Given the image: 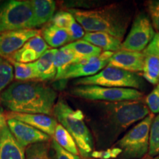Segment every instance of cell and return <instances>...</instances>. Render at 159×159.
I'll return each instance as SVG.
<instances>
[{
	"mask_svg": "<svg viewBox=\"0 0 159 159\" xmlns=\"http://www.w3.org/2000/svg\"><path fill=\"white\" fill-rule=\"evenodd\" d=\"M7 119L13 118L25 122L49 136H52L54 135L55 128L58 124L56 119L45 114H19L11 112L7 114Z\"/></svg>",
	"mask_w": 159,
	"mask_h": 159,
	"instance_id": "5bb4252c",
	"label": "cell"
},
{
	"mask_svg": "<svg viewBox=\"0 0 159 159\" xmlns=\"http://www.w3.org/2000/svg\"><path fill=\"white\" fill-rule=\"evenodd\" d=\"M52 148L55 152L54 159H81L80 156L71 153L61 148L54 139L52 142Z\"/></svg>",
	"mask_w": 159,
	"mask_h": 159,
	"instance_id": "e575fe53",
	"label": "cell"
},
{
	"mask_svg": "<svg viewBox=\"0 0 159 159\" xmlns=\"http://www.w3.org/2000/svg\"><path fill=\"white\" fill-rule=\"evenodd\" d=\"M74 20V16L69 11H59L53 16L51 21L52 25L66 30Z\"/></svg>",
	"mask_w": 159,
	"mask_h": 159,
	"instance_id": "f546056e",
	"label": "cell"
},
{
	"mask_svg": "<svg viewBox=\"0 0 159 159\" xmlns=\"http://www.w3.org/2000/svg\"><path fill=\"white\" fill-rule=\"evenodd\" d=\"M57 49L50 48L35 61L38 80L46 81L55 79L57 70L55 66V55Z\"/></svg>",
	"mask_w": 159,
	"mask_h": 159,
	"instance_id": "2e32d148",
	"label": "cell"
},
{
	"mask_svg": "<svg viewBox=\"0 0 159 159\" xmlns=\"http://www.w3.org/2000/svg\"><path fill=\"white\" fill-rule=\"evenodd\" d=\"M71 94L79 98L99 102L137 101L143 99L142 91L134 89L109 88L99 85H77L70 91Z\"/></svg>",
	"mask_w": 159,
	"mask_h": 159,
	"instance_id": "ba28073f",
	"label": "cell"
},
{
	"mask_svg": "<svg viewBox=\"0 0 159 159\" xmlns=\"http://www.w3.org/2000/svg\"><path fill=\"white\" fill-rule=\"evenodd\" d=\"M146 55L143 52L120 50L113 53L108 66L136 73L142 72Z\"/></svg>",
	"mask_w": 159,
	"mask_h": 159,
	"instance_id": "4fadbf2b",
	"label": "cell"
},
{
	"mask_svg": "<svg viewBox=\"0 0 159 159\" xmlns=\"http://www.w3.org/2000/svg\"><path fill=\"white\" fill-rule=\"evenodd\" d=\"M145 104L151 114H159V89L156 87L146 97Z\"/></svg>",
	"mask_w": 159,
	"mask_h": 159,
	"instance_id": "1f68e13d",
	"label": "cell"
},
{
	"mask_svg": "<svg viewBox=\"0 0 159 159\" xmlns=\"http://www.w3.org/2000/svg\"><path fill=\"white\" fill-rule=\"evenodd\" d=\"M154 117L150 113L115 143L113 147L122 150L119 159H141L148 153L150 130Z\"/></svg>",
	"mask_w": 159,
	"mask_h": 159,
	"instance_id": "8992f818",
	"label": "cell"
},
{
	"mask_svg": "<svg viewBox=\"0 0 159 159\" xmlns=\"http://www.w3.org/2000/svg\"><path fill=\"white\" fill-rule=\"evenodd\" d=\"M23 48L31 49V50L35 52L40 57L45 52L50 49V47L46 43L42 36L39 34L32 38L29 41H27L24 45Z\"/></svg>",
	"mask_w": 159,
	"mask_h": 159,
	"instance_id": "83f0119b",
	"label": "cell"
},
{
	"mask_svg": "<svg viewBox=\"0 0 159 159\" xmlns=\"http://www.w3.org/2000/svg\"><path fill=\"white\" fill-rule=\"evenodd\" d=\"M65 46L71 49L80 61L99 56L102 52V51L98 47L83 39L73 41Z\"/></svg>",
	"mask_w": 159,
	"mask_h": 159,
	"instance_id": "44dd1931",
	"label": "cell"
},
{
	"mask_svg": "<svg viewBox=\"0 0 159 159\" xmlns=\"http://www.w3.org/2000/svg\"><path fill=\"white\" fill-rule=\"evenodd\" d=\"M8 61L13 66L14 77L16 80L22 81V82H25V81L27 82V81L33 80H38L34 62L22 63L11 61V60H8Z\"/></svg>",
	"mask_w": 159,
	"mask_h": 159,
	"instance_id": "cb8c5ba5",
	"label": "cell"
},
{
	"mask_svg": "<svg viewBox=\"0 0 159 159\" xmlns=\"http://www.w3.org/2000/svg\"><path fill=\"white\" fill-rule=\"evenodd\" d=\"M86 33L102 32L122 41L133 17L132 9L124 3H111L96 9H69Z\"/></svg>",
	"mask_w": 159,
	"mask_h": 159,
	"instance_id": "3957f363",
	"label": "cell"
},
{
	"mask_svg": "<svg viewBox=\"0 0 159 159\" xmlns=\"http://www.w3.org/2000/svg\"><path fill=\"white\" fill-rule=\"evenodd\" d=\"M121 153H122L121 149L112 147L106 150L93 151L91 154V157L96 159H111L118 158Z\"/></svg>",
	"mask_w": 159,
	"mask_h": 159,
	"instance_id": "d6a6232c",
	"label": "cell"
},
{
	"mask_svg": "<svg viewBox=\"0 0 159 159\" xmlns=\"http://www.w3.org/2000/svg\"><path fill=\"white\" fill-rule=\"evenodd\" d=\"M34 26L39 27L51 21L56 8V3L52 0H32Z\"/></svg>",
	"mask_w": 159,
	"mask_h": 159,
	"instance_id": "ac0fdd59",
	"label": "cell"
},
{
	"mask_svg": "<svg viewBox=\"0 0 159 159\" xmlns=\"http://www.w3.org/2000/svg\"><path fill=\"white\" fill-rule=\"evenodd\" d=\"M7 126V119H6V115H4L0 113V130L3 128Z\"/></svg>",
	"mask_w": 159,
	"mask_h": 159,
	"instance_id": "8d00e7d4",
	"label": "cell"
},
{
	"mask_svg": "<svg viewBox=\"0 0 159 159\" xmlns=\"http://www.w3.org/2000/svg\"><path fill=\"white\" fill-rule=\"evenodd\" d=\"M53 136H54L53 139L61 148L71 152V153L78 156L79 150L74 139L72 138V136L67 131L66 129L63 128L62 125L59 123L55 128Z\"/></svg>",
	"mask_w": 159,
	"mask_h": 159,
	"instance_id": "7402d4cb",
	"label": "cell"
},
{
	"mask_svg": "<svg viewBox=\"0 0 159 159\" xmlns=\"http://www.w3.org/2000/svg\"><path fill=\"white\" fill-rule=\"evenodd\" d=\"M83 39L103 52H116L122 50V41L108 33L102 32L86 33Z\"/></svg>",
	"mask_w": 159,
	"mask_h": 159,
	"instance_id": "e0dca14e",
	"label": "cell"
},
{
	"mask_svg": "<svg viewBox=\"0 0 159 159\" xmlns=\"http://www.w3.org/2000/svg\"><path fill=\"white\" fill-rule=\"evenodd\" d=\"M57 97V92L51 87L27 81L11 83L1 93L0 100L11 112L51 116Z\"/></svg>",
	"mask_w": 159,
	"mask_h": 159,
	"instance_id": "7a4b0ae2",
	"label": "cell"
},
{
	"mask_svg": "<svg viewBox=\"0 0 159 159\" xmlns=\"http://www.w3.org/2000/svg\"><path fill=\"white\" fill-rule=\"evenodd\" d=\"M159 154V114L154 117L151 124L149 139V156L155 158Z\"/></svg>",
	"mask_w": 159,
	"mask_h": 159,
	"instance_id": "4316f807",
	"label": "cell"
},
{
	"mask_svg": "<svg viewBox=\"0 0 159 159\" xmlns=\"http://www.w3.org/2000/svg\"><path fill=\"white\" fill-rule=\"evenodd\" d=\"M33 28L34 18L30 1L10 0L0 5V33Z\"/></svg>",
	"mask_w": 159,
	"mask_h": 159,
	"instance_id": "52a82bcc",
	"label": "cell"
},
{
	"mask_svg": "<svg viewBox=\"0 0 159 159\" xmlns=\"http://www.w3.org/2000/svg\"><path fill=\"white\" fill-rule=\"evenodd\" d=\"M98 135L100 150L112 148L130 127L150 114L143 99L123 102H99Z\"/></svg>",
	"mask_w": 159,
	"mask_h": 159,
	"instance_id": "6da1fadb",
	"label": "cell"
},
{
	"mask_svg": "<svg viewBox=\"0 0 159 159\" xmlns=\"http://www.w3.org/2000/svg\"><path fill=\"white\" fill-rule=\"evenodd\" d=\"M66 30L68 33L69 38H70V41H72V42L80 40V39L84 37L85 34L84 29L83 28L82 26L77 22L75 19Z\"/></svg>",
	"mask_w": 159,
	"mask_h": 159,
	"instance_id": "836d02e7",
	"label": "cell"
},
{
	"mask_svg": "<svg viewBox=\"0 0 159 159\" xmlns=\"http://www.w3.org/2000/svg\"><path fill=\"white\" fill-rule=\"evenodd\" d=\"M0 159H26L25 148L18 142L7 126L0 130Z\"/></svg>",
	"mask_w": 159,
	"mask_h": 159,
	"instance_id": "9a60e30c",
	"label": "cell"
},
{
	"mask_svg": "<svg viewBox=\"0 0 159 159\" xmlns=\"http://www.w3.org/2000/svg\"><path fill=\"white\" fill-rule=\"evenodd\" d=\"M39 58V55L35 52L31 50V49H25L22 47L19 50L12 54L7 60H11V61H16L18 63H28L35 62Z\"/></svg>",
	"mask_w": 159,
	"mask_h": 159,
	"instance_id": "f1b7e54d",
	"label": "cell"
},
{
	"mask_svg": "<svg viewBox=\"0 0 159 159\" xmlns=\"http://www.w3.org/2000/svg\"><path fill=\"white\" fill-rule=\"evenodd\" d=\"M157 87H158V88L159 89V84H158V85H157Z\"/></svg>",
	"mask_w": 159,
	"mask_h": 159,
	"instance_id": "f35d334b",
	"label": "cell"
},
{
	"mask_svg": "<svg viewBox=\"0 0 159 159\" xmlns=\"http://www.w3.org/2000/svg\"><path fill=\"white\" fill-rule=\"evenodd\" d=\"M155 30L149 16L140 12L134 17L130 31L122 42V50L143 52L154 35Z\"/></svg>",
	"mask_w": 159,
	"mask_h": 159,
	"instance_id": "9c48e42d",
	"label": "cell"
},
{
	"mask_svg": "<svg viewBox=\"0 0 159 159\" xmlns=\"http://www.w3.org/2000/svg\"><path fill=\"white\" fill-rule=\"evenodd\" d=\"M76 85H99L109 88L134 89L144 91L147 84L144 79L136 73L107 66L94 76L77 79Z\"/></svg>",
	"mask_w": 159,
	"mask_h": 159,
	"instance_id": "5b68a950",
	"label": "cell"
},
{
	"mask_svg": "<svg viewBox=\"0 0 159 159\" xmlns=\"http://www.w3.org/2000/svg\"><path fill=\"white\" fill-rule=\"evenodd\" d=\"M26 159H51L49 156V144L39 142L30 145L25 150Z\"/></svg>",
	"mask_w": 159,
	"mask_h": 159,
	"instance_id": "d4e9b609",
	"label": "cell"
},
{
	"mask_svg": "<svg viewBox=\"0 0 159 159\" xmlns=\"http://www.w3.org/2000/svg\"><path fill=\"white\" fill-rule=\"evenodd\" d=\"M7 126L24 148L39 142H47L50 136L25 122L13 118L7 119Z\"/></svg>",
	"mask_w": 159,
	"mask_h": 159,
	"instance_id": "7c38bea8",
	"label": "cell"
},
{
	"mask_svg": "<svg viewBox=\"0 0 159 159\" xmlns=\"http://www.w3.org/2000/svg\"><path fill=\"white\" fill-rule=\"evenodd\" d=\"M113 53L111 52H102L99 56L82 60L78 63L71 65L57 80H67L69 79H80L94 76L108 66Z\"/></svg>",
	"mask_w": 159,
	"mask_h": 159,
	"instance_id": "30bf717a",
	"label": "cell"
},
{
	"mask_svg": "<svg viewBox=\"0 0 159 159\" xmlns=\"http://www.w3.org/2000/svg\"><path fill=\"white\" fill-rule=\"evenodd\" d=\"M53 114L63 128L74 139L79 153L83 158H90L94 142L90 130L84 122V114L80 110H74L66 101L61 99L55 103Z\"/></svg>",
	"mask_w": 159,
	"mask_h": 159,
	"instance_id": "277c9868",
	"label": "cell"
},
{
	"mask_svg": "<svg viewBox=\"0 0 159 159\" xmlns=\"http://www.w3.org/2000/svg\"><path fill=\"white\" fill-rule=\"evenodd\" d=\"M142 77L150 84H159V57L146 55Z\"/></svg>",
	"mask_w": 159,
	"mask_h": 159,
	"instance_id": "603a6c76",
	"label": "cell"
},
{
	"mask_svg": "<svg viewBox=\"0 0 159 159\" xmlns=\"http://www.w3.org/2000/svg\"><path fill=\"white\" fill-rule=\"evenodd\" d=\"M80 61V60L76 56V55L66 46L57 49L55 55V66L57 70L55 80H58L68 67Z\"/></svg>",
	"mask_w": 159,
	"mask_h": 159,
	"instance_id": "ffe728a7",
	"label": "cell"
},
{
	"mask_svg": "<svg viewBox=\"0 0 159 159\" xmlns=\"http://www.w3.org/2000/svg\"><path fill=\"white\" fill-rule=\"evenodd\" d=\"M145 4L152 26L159 33V0H150Z\"/></svg>",
	"mask_w": 159,
	"mask_h": 159,
	"instance_id": "4dcf8cb0",
	"label": "cell"
},
{
	"mask_svg": "<svg viewBox=\"0 0 159 159\" xmlns=\"http://www.w3.org/2000/svg\"><path fill=\"white\" fill-rule=\"evenodd\" d=\"M14 78L13 66L8 60L0 57V92H2Z\"/></svg>",
	"mask_w": 159,
	"mask_h": 159,
	"instance_id": "484cf974",
	"label": "cell"
},
{
	"mask_svg": "<svg viewBox=\"0 0 159 159\" xmlns=\"http://www.w3.org/2000/svg\"><path fill=\"white\" fill-rule=\"evenodd\" d=\"M153 159H159V154L157 156L155 157V158H153Z\"/></svg>",
	"mask_w": 159,
	"mask_h": 159,
	"instance_id": "74e56055",
	"label": "cell"
},
{
	"mask_svg": "<svg viewBox=\"0 0 159 159\" xmlns=\"http://www.w3.org/2000/svg\"><path fill=\"white\" fill-rule=\"evenodd\" d=\"M41 36L49 47L52 49L60 47H64L66 43H68L70 38L65 29L57 27L52 24H49L41 31Z\"/></svg>",
	"mask_w": 159,
	"mask_h": 159,
	"instance_id": "d6986e66",
	"label": "cell"
},
{
	"mask_svg": "<svg viewBox=\"0 0 159 159\" xmlns=\"http://www.w3.org/2000/svg\"><path fill=\"white\" fill-rule=\"evenodd\" d=\"M41 30L36 29H25L7 31L0 33V57H8L24 47L25 43Z\"/></svg>",
	"mask_w": 159,
	"mask_h": 159,
	"instance_id": "8fae6325",
	"label": "cell"
},
{
	"mask_svg": "<svg viewBox=\"0 0 159 159\" xmlns=\"http://www.w3.org/2000/svg\"><path fill=\"white\" fill-rule=\"evenodd\" d=\"M53 159H54V158H53Z\"/></svg>",
	"mask_w": 159,
	"mask_h": 159,
	"instance_id": "ab89813d",
	"label": "cell"
},
{
	"mask_svg": "<svg viewBox=\"0 0 159 159\" xmlns=\"http://www.w3.org/2000/svg\"><path fill=\"white\" fill-rule=\"evenodd\" d=\"M146 55H154L159 57V33H156L146 49L143 51Z\"/></svg>",
	"mask_w": 159,
	"mask_h": 159,
	"instance_id": "d590c367",
	"label": "cell"
}]
</instances>
